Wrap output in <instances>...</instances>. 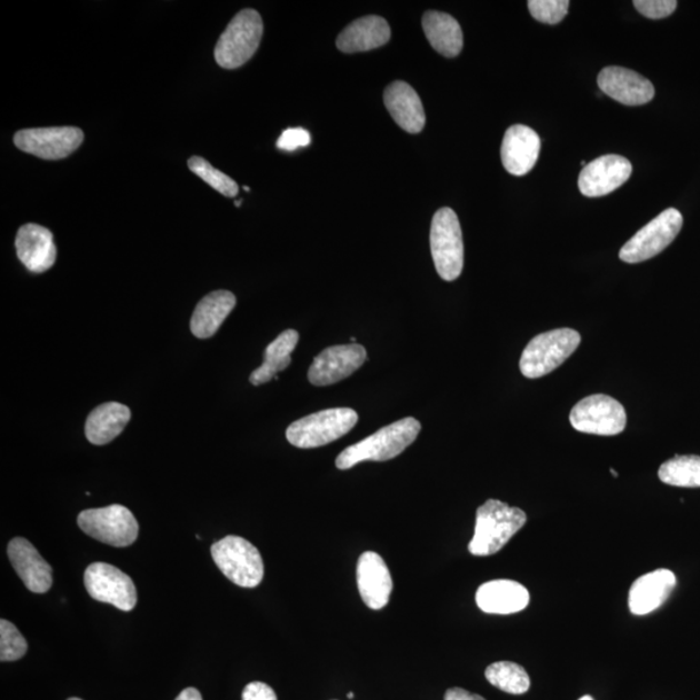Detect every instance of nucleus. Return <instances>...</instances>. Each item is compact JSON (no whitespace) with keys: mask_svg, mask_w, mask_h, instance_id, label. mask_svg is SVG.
I'll use <instances>...</instances> for the list:
<instances>
[{"mask_svg":"<svg viewBox=\"0 0 700 700\" xmlns=\"http://www.w3.org/2000/svg\"><path fill=\"white\" fill-rule=\"evenodd\" d=\"M486 677L489 683L508 694L521 696L531 688V679L526 669L512 661H497L487 668Z\"/></svg>","mask_w":700,"mask_h":700,"instance_id":"29","label":"nucleus"},{"mask_svg":"<svg viewBox=\"0 0 700 700\" xmlns=\"http://www.w3.org/2000/svg\"><path fill=\"white\" fill-rule=\"evenodd\" d=\"M300 334L296 330H286L264 349L263 363L251 373V383L262 386L284 371L291 364V353L298 346Z\"/></svg>","mask_w":700,"mask_h":700,"instance_id":"27","label":"nucleus"},{"mask_svg":"<svg viewBox=\"0 0 700 700\" xmlns=\"http://www.w3.org/2000/svg\"><path fill=\"white\" fill-rule=\"evenodd\" d=\"M19 260L29 271L41 274L53 267L58 249L52 232L36 223L21 226L14 240Z\"/></svg>","mask_w":700,"mask_h":700,"instance_id":"17","label":"nucleus"},{"mask_svg":"<svg viewBox=\"0 0 700 700\" xmlns=\"http://www.w3.org/2000/svg\"><path fill=\"white\" fill-rule=\"evenodd\" d=\"M658 474L668 486L700 488V457L676 456L660 466Z\"/></svg>","mask_w":700,"mask_h":700,"instance_id":"28","label":"nucleus"},{"mask_svg":"<svg viewBox=\"0 0 700 700\" xmlns=\"http://www.w3.org/2000/svg\"><path fill=\"white\" fill-rule=\"evenodd\" d=\"M176 700H202L200 691L194 688L184 689Z\"/></svg>","mask_w":700,"mask_h":700,"instance_id":"37","label":"nucleus"},{"mask_svg":"<svg viewBox=\"0 0 700 700\" xmlns=\"http://www.w3.org/2000/svg\"><path fill=\"white\" fill-rule=\"evenodd\" d=\"M237 306V298L230 291H214L202 298L191 318V332L198 339H209L229 317Z\"/></svg>","mask_w":700,"mask_h":700,"instance_id":"24","label":"nucleus"},{"mask_svg":"<svg viewBox=\"0 0 700 700\" xmlns=\"http://www.w3.org/2000/svg\"><path fill=\"white\" fill-rule=\"evenodd\" d=\"M236 206L239 208V207L241 206V201H240V200H238V201L236 202Z\"/></svg>","mask_w":700,"mask_h":700,"instance_id":"41","label":"nucleus"},{"mask_svg":"<svg viewBox=\"0 0 700 700\" xmlns=\"http://www.w3.org/2000/svg\"><path fill=\"white\" fill-rule=\"evenodd\" d=\"M676 583V574L666 568L641 576L629 590L630 612L643 617L658 610L672 594Z\"/></svg>","mask_w":700,"mask_h":700,"instance_id":"20","label":"nucleus"},{"mask_svg":"<svg viewBox=\"0 0 700 700\" xmlns=\"http://www.w3.org/2000/svg\"><path fill=\"white\" fill-rule=\"evenodd\" d=\"M348 698H349V699H353V698H354L353 692H349Z\"/></svg>","mask_w":700,"mask_h":700,"instance_id":"40","label":"nucleus"},{"mask_svg":"<svg viewBox=\"0 0 700 700\" xmlns=\"http://www.w3.org/2000/svg\"><path fill=\"white\" fill-rule=\"evenodd\" d=\"M633 4L644 18L652 20L666 19L677 8L676 0H634Z\"/></svg>","mask_w":700,"mask_h":700,"instance_id":"33","label":"nucleus"},{"mask_svg":"<svg viewBox=\"0 0 700 700\" xmlns=\"http://www.w3.org/2000/svg\"><path fill=\"white\" fill-rule=\"evenodd\" d=\"M384 104L389 114L402 130L410 134H418L424 129L426 114L422 100L407 82L396 81L389 84L384 91Z\"/></svg>","mask_w":700,"mask_h":700,"instance_id":"21","label":"nucleus"},{"mask_svg":"<svg viewBox=\"0 0 700 700\" xmlns=\"http://www.w3.org/2000/svg\"><path fill=\"white\" fill-rule=\"evenodd\" d=\"M263 22L256 10L240 11L218 39L214 58L224 69H237L251 60L261 43Z\"/></svg>","mask_w":700,"mask_h":700,"instance_id":"5","label":"nucleus"},{"mask_svg":"<svg viewBox=\"0 0 700 700\" xmlns=\"http://www.w3.org/2000/svg\"><path fill=\"white\" fill-rule=\"evenodd\" d=\"M420 430L422 426L416 418L397 420L392 424L380 428L369 438L342 450L337 458V467L339 470H349L364 461H389L409 448L417 440Z\"/></svg>","mask_w":700,"mask_h":700,"instance_id":"1","label":"nucleus"},{"mask_svg":"<svg viewBox=\"0 0 700 700\" xmlns=\"http://www.w3.org/2000/svg\"><path fill=\"white\" fill-rule=\"evenodd\" d=\"M527 523V513L498 500H488L477 511V526L469 544L474 557H489L503 549L504 544Z\"/></svg>","mask_w":700,"mask_h":700,"instance_id":"2","label":"nucleus"},{"mask_svg":"<svg viewBox=\"0 0 700 700\" xmlns=\"http://www.w3.org/2000/svg\"><path fill=\"white\" fill-rule=\"evenodd\" d=\"M357 422L353 409H327L296 420L287 428L286 438L296 448H319L352 431Z\"/></svg>","mask_w":700,"mask_h":700,"instance_id":"4","label":"nucleus"},{"mask_svg":"<svg viewBox=\"0 0 700 700\" xmlns=\"http://www.w3.org/2000/svg\"><path fill=\"white\" fill-rule=\"evenodd\" d=\"M28 642L12 622L0 620V660L13 661L26 656Z\"/></svg>","mask_w":700,"mask_h":700,"instance_id":"31","label":"nucleus"},{"mask_svg":"<svg viewBox=\"0 0 700 700\" xmlns=\"http://www.w3.org/2000/svg\"><path fill=\"white\" fill-rule=\"evenodd\" d=\"M368 360L363 346L352 344L326 348L311 363L308 379L311 384L326 387L352 376Z\"/></svg>","mask_w":700,"mask_h":700,"instance_id":"13","label":"nucleus"},{"mask_svg":"<svg viewBox=\"0 0 700 700\" xmlns=\"http://www.w3.org/2000/svg\"><path fill=\"white\" fill-rule=\"evenodd\" d=\"M580 342V333L572 329H557L537 334L521 354V373L528 379L548 376L574 353Z\"/></svg>","mask_w":700,"mask_h":700,"instance_id":"3","label":"nucleus"},{"mask_svg":"<svg viewBox=\"0 0 700 700\" xmlns=\"http://www.w3.org/2000/svg\"><path fill=\"white\" fill-rule=\"evenodd\" d=\"M431 253L441 279L453 282L461 276L464 247L461 223L453 209L441 208L433 216L430 233Z\"/></svg>","mask_w":700,"mask_h":700,"instance_id":"6","label":"nucleus"},{"mask_svg":"<svg viewBox=\"0 0 700 700\" xmlns=\"http://www.w3.org/2000/svg\"><path fill=\"white\" fill-rule=\"evenodd\" d=\"M446 700H487L478 694H472V692L467 691L461 688L449 689L446 692Z\"/></svg>","mask_w":700,"mask_h":700,"instance_id":"36","label":"nucleus"},{"mask_svg":"<svg viewBox=\"0 0 700 700\" xmlns=\"http://www.w3.org/2000/svg\"><path fill=\"white\" fill-rule=\"evenodd\" d=\"M77 523L86 534L113 548L130 547L138 539V521L122 504L84 510L78 516Z\"/></svg>","mask_w":700,"mask_h":700,"instance_id":"8","label":"nucleus"},{"mask_svg":"<svg viewBox=\"0 0 700 700\" xmlns=\"http://www.w3.org/2000/svg\"><path fill=\"white\" fill-rule=\"evenodd\" d=\"M428 42L447 58H456L463 49V33L459 22L448 13L428 11L423 16Z\"/></svg>","mask_w":700,"mask_h":700,"instance_id":"26","label":"nucleus"},{"mask_svg":"<svg viewBox=\"0 0 700 700\" xmlns=\"http://www.w3.org/2000/svg\"><path fill=\"white\" fill-rule=\"evenodd\" d=\"M541 150V139L526 124H513L504 132L501 147L503 168L512 176H526L531 171Z\"/></svg>","mask_w":700,"mask_h":700,"instance_id":"18","label":"nucleus"},{"mask_svg":"<svg viewBox=\"0 0 700 700\" xmlns=\"http://www.w3.org/2000/svg\"><path fill=\"white\" fill-rule=\"evenodd\" d=\"M683 218L679 210L669 208L644 226L621 248L620 260L638 263L652 259L672 243L682 229Z\"/></svg>","mask_w":700,"mask_h":700,"instance_id":"9","label":"nucleus"},{"mask_svg":"<svg viewBox=\"0 0 700 700\" xmlns=\"http://www.w3.org/2000/svg\"><path fill=\"white\" fill-rule=\"evenodd\" d=\"M310 144L309 131L301 128L287 129L279 137L277 147L279 150L292 152L298 148L307 147Z\"/></svg>","mask_w":700,"mask_h":700,"instance_id":"34","label":"nucleus"},{"mask_svg":"<svg viewBox=\"0 0 700 700\" xmlns=\"http://www.w3.org/2000/svg\"><path fill=\"white\" fill-rule=\"evenodd\" d=\"M357 583L369 609H384L391 598L393 581L384 559L377 552L366 551L358 559Z\"/></svg>","mask_w":700,"mask_h":700,"instance_id":"16","label":"nucleus"},{"mask_svg":"<svg viewBox=\"0 0 700 700\" xmlns=\"http://www.w3.org/2000/svg\"><path fill=\"white\" fill-rule=\"evenodd\" d=\"M8 558L14 571L26 587L37 594L47 593L52 586V568L39 554L38 550L27 539L16 537L8 543Z\"/></svg>","mask_w":700,"mask_h":700,"instance_id":"19","label":"nucleus"},{"mask_svg":"<svg viewBox=\"0 0 700 700\" xmlns=\"http://www.w3.org/2000/svg\"><path fill=\"white\" fill-rule=\"evenodd\" d=\"M68 700H82L80 698H69Z\"/></svg>","mask_w":700,"mask_h":700,"instance_id":"42","label":"nucleus"},{"mask_svg":"<svg viewBox=\"0 0 700 700\" xmlns=\"http://www.w3.org/2000/svg\"><path fill=\"white\" fill-rule=\"evenodd\" d=\"M83 131L73 127L26 129L16 132L13 142L22 152L44 160L72 154L83 142Z\"/></svg>","mask_w":700,"mask_h":700,"instance_id":"12","label":"nucleus"},{"mask_svg":"<svg viewBox=\"0 0 700 700\" xmlns=\"http://www.w3.org/2000/svg\"><path fill=\"white\" fill-rule=\"evenodd\" d=\"M189 168L192 173L197 174L202 179V181L207 182L210 187L220 193L223 197L236 198L239 192V186L232 178L222 173V171L217 170L210 163L199 156H193L189 160Z\"/></svg>","mask_w":700,"mask_h":700,"instance_id":"30","label":"nucleus"},{"mask_svg":"<svg viewBox=\"0 0 700 700\" xmlns=\"http://www.w3.org/2000/svg\"><path fill=\"white\" fill-rule=\"evenodd\" d=\"M529 591L512 580H493L477 591V603L481 611L494 614H511L523 611L529 604Z\"/></svg>","mask_w":700,"mask_h":700,"instance_id":"22","label":"nucleus"},{"mask_svg":"<svg viewBox=\"0 0 700 700\" xmlns=\"http://www.w3.org/2000/svg\"><path fill=\"white\" fill-rule=\"evenodd\" d=\"M84 587L96 601L113 604L121 611H131L138 601L130 576L112 564L99 562L86 568Z\"/></svg>","mask_w":700,"mask_h":700,"instance_id":"11","label":"nucleus"},{"mask_svg":"<svg viewBox=\"0 0 700 700\" xmlns=\"http://www.w3.org/2000/svg\"><path fill=\"white\" fill-rule=\"evenodd\" d=\"M131 411L127 404L107 402L93 409L86 420L84 433L93 446H106L121 434L128 426Z\"/></svg>","mask_w":700,"mask_h":700,"instance_id":"25","label":"nucleus"},{"mask_svg":"<svg viewBox=\"0 0 700 700\" xmlns=\"http://www.w3.org/2000/svg\"><path fill=\"white\" fill-rule=\"evenodd\" d=\"M633 167L620 154H604L588 163L579 176L583 197L601 198L618 190L632 176Z\"/></svg>","mask_w":700,"mask_h":700,"instance_id":"14","label":"nucleus"},{"mask_svg":"<svg viewBox=\"0 0 700 700\" xmlns=\"http://www.w3.org/2000/svg\"><path fill=\"white\" fill-rule=\"evenodd\" d=\"M610 471H611V473L613 474V478H618V472H617V471H614V470H612V469H611Z\"/></svg>","mask_w":700,"mask_h":700,"instance_id":"39","label":"nucleus"},{"mask_svg":"<svg viewBox=\"0 0 700 700\" xmlns=\"http://www.w3.org/2000/svg\"><path fill=\"white\" fill-rule=\"evenodd\" d=\"M598 86L607 97L630 107L648 104L656 97V88L648 78L621 67L604 68L598 74Z\"/></svg>","mask_w":700,"mask_h":700,"instance_id":"15","label":"nucleus"},{"mask_svg":"<svg viewBox=\"0 0 700 700\" xmlns=\"http://www.w3.org/2000/svg\"><path fill=\"white\" fill-rule=\"evenodd\" d=\"M570 422L582 433L614 436L626 430L627 412L612 397L593 394L574 404Z\"/></svg>","mask_w":700,"mask_h":700,"instance_id":"10","label":"nucleus"},{"mask_svg":"<svg viewBox=\"0 0 700 700\" xmlns=\"http://www.w3.org/2000/svg\"><path fill=\"white\" fill-rule=\"evenodd\" d=\"M212 557L220 571L241 588H256L263 579V562L259 549L238 536L224 537L213 544Z\"/></svg>","mask_w":700,"mask_h":700,"instance_id":"7","label":"nucleus"},{"mask_svg":"<svg viewBox=\"0 0 700 700\" xmlns=\"http://www.w3.org/2000/svg\"><path fill=\"white\" fill-rule=\"evenodd\" d=\"M243 700H278V698L269 684L256 681L247 684Z\"/></svg>","mask_w":700,"mask_h":700,"instance_id":"35","label":"nucleus"},{"mask_svg":"<svg viewBox=\"0 0 700 700\" xmlns=\"http://www.w3.org/2000/svg\"><path fill=\"white\" fill-rule=\"evenodd\" d=\"M528 10L534 20L548 23V26H557L566 18L570 10V2L568 0H529Z\"/></svg>","mask_w":700,"mask_h":700,"instance_id":"32","label":"nucleus"},{"mask_svg":"<svg viewBox=\"0 0 700 700\" xmlns=\"http://www.w3.org/2000/svg\"><path fill=\"white\" fill-rule=\"evenodd\" d=\"M391 39V27L380 16H364L341 31L337 46L341 52L356 53L379 49Z\"/></svg>","mask_w":700,"mask_h":700,"instance_id":"23","label":"nucleus"},{"mask_svg":"<svg viewBox=\"0 0 700 700\" xmlns=\"http://www.w3.org/2000/svg\"><path fill=\"white\" fill-rule=\"evenodd\" d=\"M579 700H594L593 698H591L590 696H586L580 698Z\"/></svg>","mask_w":700,"mask_h":700,"instance_id":"38","label":"nucleus"}]
</instances>
